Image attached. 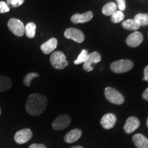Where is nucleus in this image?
Instances as JSON below:
<instances>
[{
	"label": "nucleus",
	"instance_id": "obj_1",
	"mask_svg": "<svg viewBox=\"0 0 148 148\" xmlns=\"http://www.w3.org/2000/svg\"><path fill=\"white\" fill-rule=\"evenodd\" d=\"M47 105V99L40 93H33L27 98L25 110L29 114L38 116L45 111Z\"/></svg>",
	"mask_w": 148,
	"mask_h": 148
},
{
	"label": "nucleus",
	"instance_id": "obj_2",
	"mask_svg": "<svg viewBox=\"0 0 148 148\" xmlns=\"http://www.w3.org/2000/svg\"><path fill=\"white\" fill-rule=\"evenodd\" d=\"M49 60H50L51 64L53 67L56 69H63L68 65L66 56L60 51H54L51 53Z\"/></svg>",
	"mask_w": 148,
	"mask_h": 148
},
{
	"label": "nucleus",
	"instance_id": "obj_3",
	"mask_svg": "<svg viewBox=\"0 0 148 148\" xmlns=\"http://www.w3.org/2000/svg\"><path fill=\"white\" fill-rule=\"evenodd\" d=\"M134 63L132 60L127 59H121L112 62L110 64V69L114 73H121L130 71L132 69Z\"/></svg>",
	"mask_w": 148,
	"mask_h": 148
},
{
	"label": "nucleus",
	"instance_id": "obj_4",
	"mask_svg": "<svg viewBox=\"0 0 148 148\" xmlns=\"http://www.w3.org/2000/svg\"><path fill=\"white\" fill-rule=\"evenodd\" d=\"M104 94L106 99L114 104L121 105L124 102L125 99L123 95L114 88L110 87V86L106 87L104 90Z\"/></svg>",
	"mask_w": 148,
	"mask_h": 148
},
{
	"label": "nucleus",
	"instance_id": "obj_5",
	"mask_svg": "<svg viewBox=\"0 0 148 148\" xmlns=\"http://www.w3.org/2000/svg\"><path fill=\"white\" fill-rule=\"evenodd\" d=\"M8 27L10 31L15 36L21 37L25 34V25L21 20L11 18L8 22Z\"/></svg>",
	"mask_w": 148,
	"mask_h": 148
},
{
	"label": "nucleus",
	"instance_id": "obj_6",
	"mask_svg": "<svg viewBox=\"0 0 148 148\" xmlns=\"http://www.w3.org/2000/svg\"><path fill=\"white\" fill-rule=\"evenodd\" d=\"M71 121V117L68 114H61L53 120L51 126L55 130H62L69 126Z\"/></svg>",
	"mask_w": 148,
	"mask_h": 148
},
{
	"label": "nucleus",
	"instance_id": "obj_7",
	"mask_svg": "<svg viewBox=\"0 0 148 148\" xmlns=\"http://www.w3.org/2000/svg\"><path fill=\"white\" fill-rule=\"evenodd\" d=\"M101 60V57L100 53L97 51H93V52L88 53L86 62L83 63V68L87 72L92 71L93 70L94 64L99 62Z\"/></svg>",
	"mask_w": 148,
	"mask_h": 148
},
{
	"label": "nucleus",
	"instance_id": "obj_8",
	"mask_svg": "<svg viewBox=\"0 0 148 148\" xmlns=\"http://www.w3.org/2000/svg\"><path fill=\"white\" fill-rule=\"evenodd\" d=\"M64 35L65 38L73 40L75 42H78V43H82L85 39L84 33L80 29L74 28V27L66 29L64 31Z\"/></svg>",
	"mask_w": 148,
	"mask_h": 148
},
{
	"label": "nucleus",
	"instance_id": "obj_9",
	"mask_svg": "<svg viewBox=\"0 0 148 148\" xmlns=\"http://www.w3.org/2000/svg\"><path fill=\"white\" fill-rule=\"evenodd\" d=\"M32 132L30 129L24 128L16 132L14 138L16 143L23 144L28 142L32 138Z\"/></svg>",
	"mask_w": 148,
	"mask_h": 148
},
{
	"label": "nucleus",
	"instance_id": "obj_10",
	"mask_svg": "<svg viewBox=\"0 0 148 148\" xmlns=\"http://www.w3.org/2000/svg\"><path fill=\"white\" fill-rule=\"evenodd\" d=\"M143 40V36L139 32H136L132 33L127 37L126 44L131 47H136L141 44Z\"/></svg>",
	"mask_w": 148,
	"mask_h": 148
},
{
	"label": "nucleus",
	"instance_id": "obj_11",
	"mask_svg": "<svg viewBox=\"0 0 148 148\" xmlns=\"http://www.w3.org/2000/svg\"><path fill=\"white\" fill-rule=\"evenodd\" d=\"M140 126V121L136 116H130L127 118L123 127L127 134H131Z\"/></svg>",
	"mask_w": 148,
	"mask_h": 148
},
{
	"label": "nucleus",
	"instance_id": "obj_12",
	"mask_svg": "<svg viewBox=\"0 0 148 148\" xmlns=\"http://www.w3.org/2000/svg\"><path fill=\"white\" fill-rule=\"evenodd\" d=\"M116 122V116L112 113H107L104 114L101 119L100 123L102 127L106 130L112 128Z\"/></svg>",
	"mask_w": 148,
	"mask_h": 148
},
{
	"label": "nucleus",
	"instance_id": "obj_13",
	"mask_svg": "<svg viewBox=\"0 0 148 148\" xmlns=\"http://www.w3.org/2000/svg\"><path fill=\"white\" fill-rule=\"evenodd\" d=\"M93 17V13L91 11L84 12L83 14H75L71 16V20L73 23H83L90 21Z\"/></svg>",
	"mask_w": 148,
	"mask_h": 148
},
{
	"label": "nucleus",
	"instance_id": "obj_14",
	"mask_svg": "<svg viewBox=\"0 0 148 148\" xmlns=\"http://www.w3.org/2000/svg\"><path fill=\"white\" fill-rule=\"evenodd\" d=\"M58 45V40L56 38H51L47 41L42 43L40 46V49L45 54H49L55 50Z\"/></svg>",
	"mask_w": 148,
	"mask_h": 148
},
{
	"label": "nucleus",
	"instance_id": "obj_15",
	"mask_svg": "<svg viewBox=\"0 0 148 148\" xmlns=\"http://www.w3.org/2000/svg\"><path fill=\"white\" fill-rule=\"evenodd\" d=\"M82 134V130L78 128L71 130L64 136V141L67 143H73L80 138Z\"/></svg>",
	"mask_w": 148,
	"mask_h": 148
},
{
	"label": "nucleus",
	"instance_id": "obj_16",
	"mask_svg": "<svg viewBox=\"0 0 148 148\" xmlns=\"http://www.w3.org/2000/svg\"><path fill=\"white\" fill-rule=\"evenodd\" d=\"M132 140L137 148H148V138L143 134H134L132 137Z\"/></svg>",
	"mask_w": 148,
	"mask_h": 148
},
{
	"label": "nucleus",
	"instance_id": "obj_17",
	"mask_svg": "<svg viewBox=\"0 0 148 148\" xmlns=\"http://www.w3.org/2000/svg\"><path fill=\"white\" fill-rule=\"evenodd\" d=\"M12 86V81L6 75H0V92L10 89Z\"/></svg>",
	"mask_w": 148,
	"mask_h": 148
},
{
	"label": "nucleus",
	"instance_id": "obj_18",
	"mask_svg": "<svg viewBox=\"0 0 148 148\" xmlns=\"http://www.w3.org/2000/svg\"><path fill=\"white\" fill-rule=\"evenodd\" d=\"M116 4L114 2H109L103 5L102 8V13L106 16H112L116 11Z\"/></svg>",
	"mask_w": 148,
	"mask_h": 148
},
{
	"label": "nucleus",
	"instance_id": "obj_19",
	"mask_svg": "<svg viewBox=\"0 0 148 148\" xmlns=\"http://www.w3.org/2000/svg\"><path fill=\"white\" fill-rule=\"evenodd\" d=\"M122 27L129 30H137L140 25L135 21L134 19H127L122 22Z\"/></svg>",
	"mask_w": 148,
	"mask_h": 148
},
{
	"label": "nucleus",
	"instance_id": "obj_20",
	"mask_svg": "<svg viewBox=\"0 0 148 148\" xmlns=\"http://www.w3.org/2000/svg\"><path fill=\"white\" fill-rule=\"evenodd\" d=\"M36 24L33 22H29L25 25V34H26L27 38H33L36 34Z\"/></svg>",
	"mask_w": 148,
	"mask_h": 148
},
{
	"label": "nucleus",
	"instance_id": "obj_21",
	"mask_svg": "<svg viewBox=\"0 0 148 148\" xmlns=\"http://www.w3.org/2000/svg\"><path fill=\"white\" fill-rule=\"evenodd\" d=\"M134 19L140 26H145L148 24V14H137Z\"/></svg>",
	"mask_w": 148,
	"mask_h": 148
},
{
	"label": "nucleus",
	"instance_id": "obj_22",
	"mask_svg": "<svg viewBox=\"0 0 148 148\" xmlns=\"http://www.w3.org/2000/svg\"><path fill=\"white\" fill-rule=\"evenodd\" d=\"M39 76V74L35 73V72H30V73H28L25 75V76L23 77V83L25 86H27V87H29L30 86V84L32 80L35 77H37Z\"/></svg>",
	"mask_w": 148,
	"mask_h": 148
},
{
	"label": "nucleus",
	"instance_id": "obj_23",
	"mask_svg": "<svg viewBox=\"0 0 148 148\" xmlns=\"http://www.w3.org/2000/svg\"><path fill=\"white\" fill-rule=\"evenodd\" d=\"M88 55V52L87 49H82L81 53H79L76 60L74 61V64H79L82 63H84L86 62V59H87Z\"/></svg>",
	"mask_w": 148,
	"mask_h": 148
},
{
	"label": "nucleus",
	"instance_id": "obj_24",
	"mask_svg": "<svg viewBox=\"0 0 148 148\" xmlns=\"http://www.w3.org/2000/svg\"><path fill=\"white\" fill-rule=\"evenodd\" d=\"M124 14L122 11L116 10L113 14L111 16V21L114 23H118L121 22L124 18Z\"/></svg>",
	"mask_w": 148,
	"mask_h": 148
},
{
	"label": "nucleus",
	"instance_id": "obj_25",
	"mask_svg": "<svg viewBox=\"0 0 148 148\" xmlns=\"http://www.w3.org/2000/svg\"><path fill=\"white\" fill-rule=\"evenodd\" d=\"M25 1V0H7V5L8 6H11L12 8H16V7L21 5Z\"/></svg>",
	"mask_w": 148,
	"mask_h": 148
},
{
	"label": "nucleus",
	"instance_id": "obj_26",
	"mask_svg": "<svg viewBox=\"0 0 148 148\" xmlns=\"http://www.w3.org/2000/svg\"><path fill=\"white\" fill-rule=\"evenodd\" d=\"M10 11V7L7 5L5 1H0V14L6 13Z\"/></svg>",
	"mask_w": 148,
	"mask_h": 148
},
{
	"label": "nucleus",
	"instance_id": "obj_27",
	"mask_svg": "<svg viewBox=\"0 0 148 148\" xmlns=\"http://www.w3.org/2000/svg\"><path fill=\"white\" fill-rule=\"evenodd\" d=\"M116 2L118 3V8L120 11L123 12L125 9L126 5H125V0H116Z\"/></svg>",
	"mask_w": 148,
	"mask_h": 148
},
{
	"label": "nucleus",
	"instance_id": "obj_28",
	"mask_svg": "<svg viewBox=\"0 0 148 148\" xmlns=\"http://www.w3.org/2000/svg\"><path fill=\"white\" fill-rule=\"evenodd\" d=\"M29 148H47L45 147V145H44L43 144H40V143H34L32 144L29 146Z\"/></svg>",
	"mask_w": 148,
	"mask_h": 148
},
{
	"label": "nucleus",
	"instance_id": "obj_29",
	"mask_svg": "<svg viewBox=\"0 0 148 148\" xmlns=\"http://www.w3.org/2000/svg\"><path fill=\"white\" fill-rule=\"evenodd\" d=\"M144 77L143 79V80H145V81H147L148 82V65H147L145 66V68L144 69Z\"/></svg>",
	"mask_w": 148,
	"mask_h": 148
},
{
	"label": "nucleus",
	"instance_id": "obj_30",
	"mask_svg": "<svg viewBox=\"0 0 148 148\" xmlns=\"http://www.w3.org/2000/svg\"><path fill=\"white\" fill-rule=\"evenodd\" d=\"M143 99H145V100L148 101V88H147L145 90H144L143 93Z\"/></svg>",
	"mask_w": 148,
	"mask_h": 148
},
{
	"label": "nucleus",
	"instance_id": "obj_31",
	"mask_svg": "<svg viewBox=\"0 0 148 148\" xmlns=\"http://www.w3.org/2000/svg\"><path fill=\"white\" fill-rule=\"evenodd\" d=\"M71 148H84V147H81V146H74V147H72Z\"/></svg>",
	"mask_w": 148,
	"mask_h": 148
},
{
	"label": "nucleus",
	"instance_id": "obj_32",
	"mask_svg": "<svg viewBox=\"0 0 148 148\" xmlns=\"http://www.w3.org/2000/svg\"><path fill=\"white\" fill-rule=\"evenodd\" d=\"M146 124H147V126L148 127V118H147V122H146Z\"/></svg>",
	"mask_w": 148,
	"mask_h": 148
},
{
	"label": "nucleus",
	"instance_id": "obj_33",
	"mask_svg": "<svg viewBox=\"0 0 148 148\" xmlns=\"http://www.w3.org/2000/svg\"><path fill=\"white\" fill-rule=\"evenodd\" d=\"M1 108H0V115H1Z\"/></svg>",
	"mask_w": 148,
	"mask_h": 148
}]
</instances>
